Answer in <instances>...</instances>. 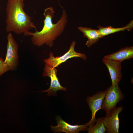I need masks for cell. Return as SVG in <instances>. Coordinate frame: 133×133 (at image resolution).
<instances>
[{
    "label": "cell",
    "mask_w": 133,
    "mask_h": 133,
    "mask_svg": "<svg viewBox=\"0 0 133 133\" xmlns=\"http://www.w3.org/2000/svg\"><path fill=\"white\" fill-rule=\"evenodd\" d=\"M54 11L53 7H48L44 10L43 15L44 25L42 30L35 32L29 31L23 33L25 36H32L31 41L33 44L39 47L45 44L50 47L54 45L53 41L60 35L64 31L66 24L67 16L65 10L63 9L62 15L57 22L53 23L52 19L54 16Z\"/></svg>",
    "instance_id": "obj_1"
},
{
    "label": "cell",
    "mask_w": 133,
    "mask_h": 133,
    "mask_svg": "<svg viewBox=\"0 0 133 133\" xmlns=\"http://www.w3.org/2000/svg\"><path fill=\"white\" fill-rule=\"evenodd\" d=\"M25 4L20 0H8L6 8V30L18 35L29 31L32 28L37 30L32 18L24 11Z\"/></svg>",
    "instance_id": "obj_2"
},
{
    "label": "cell",
    "mask_w": 133,
    "mask_h": 133,
    "mask_svg": "<svg viewBox=\"0 0 133 133\" xmlns=\"http://www.w3.org/2000/svg\"><path fill=\"white\" fill-rule=\"evenodd\" d=\"M124 97L118 85H111L106 90L101 109L104 110L106 114L109 113L116 107L117 103L122 100Z\"/></svg>",
    "instance_id": "obj_3"
},
{
    "label": "cell",
    "mask_w": 133,
    "mask_h": 133,
    "mask_svg": "<svg viewBox=\"0 0 133 133\" xmlns=\"http://www.w3.org/2000/svg\"><path fill=\"white\" fill-rule=\"evenodd\" d=\"M7 39L6 55L4 62L8 66L10 70H16L19 64L18 44L11 33L8 34Z\"/></svg>",
    "instance_id": "obj_4"
},
{
    "label": "cell",
    "mask_w": 133,
    "mask_h": 133,
    "mask_svg": "<svg viewBox=\"0 0 133 133\" xmlns=\"http://www.w3.org/2000/svg\"><path fill=\"white\" fill-rule=\"evenodd\" d=\"M76 43L75 41H73L69 50L62 56L55 57L53 53L50 52L49 58L44 59V63L51 67L56 68L67 60L72 58H80L86 60L87 57L84 54L78 53L75 51L74 48Z\"/></svg>",
    "instance_id": "obj_5"
},
{
    "label": "cell",
    "mask_w": 133,
    "mask_h": 133,
    "mask_svg": "<svg viewBox=\"0 0 133 133\" xmlns=\"http://www.w3.org/2000/svg\"><path fill=\"white\" fill-rule=\"evenodd\" d=\"M57 125L50 126L51 130L54 133L64 132L66 133H77L79 131L87 130L88 126L94 124L96 119H91L87 123L83 125H71L65 122L59 116H56Z\"/></svg>",
    "instance_id": "obj_6"
},
{
    "label": "cell",
    "mask_w": 133,
    "mask_h": 133,
    "mask_svg": "<svg viewBox=\"0 0 133 133\" xmlns=\"http://www.w3.org/2000/svg\"><path fill=\"white\" fill-rule=\"evenodd\" d=\"M57 72L58 70L56 67H53L45 64L42 75L44 77H49L50 78V85L48 89L43 90L41 92H47V95L48 96L56 95V92L59 90L66 91L67 90L66 87H63L60 83L57 76Z\"/></svg>",
    "instance_id": "obj_7"
},
{
    "label": "cell",
    "mask_w": 133,
    "mask_h": 133,
    "mask_svg": "<svg viewBox=\"0 0 133 133\" xmlns=\"http://www.w3.org/2000/svg\"><path fill=\"white\" fill-rule=\"evenodd\" d=\"M123 107H116L106 114L104 119V124L107 133H119V114L122 111Z\"/></svg>",
    "instance_id": "obj_8"
},
{
    "label": "cell",
    "mask_w": 133,
    "mask_h": 133,
    "mask_svg": "<svg viewBox=\"0 0 133 133\" xmlns=\"http://www.w3.org/2000/svg\"><path fill=\"white\" fill-rule=\"evenodd\" d=\"M102 61L109 71L112 85H118L122 78L121 63L104 58L103 59Z\"/></svg>",
    "instance_id": "obj_9"
},
{
    "label": "cell",
    "mask_w": 133,
    "mask_h": 133,
    "mask_svg": "<svg viewBox=\"0 0 133 133\" xmlns=\"http://www.w3.org/2000/svg\"><path fill=\"white\" fill-rule=\"evenodd\" d=\"M106 90L98 92L92 96L86 98L87 102L91 112V119L95 120L96 113L101 109L102 105L105 94Z\"/></svg>",
    "instance_id": "obj_10"
},
{
    "label": "cell",
    "mask_w": 133,
    "mask_h": 133,
    "mask_svg": "<svg viewBox=\"0 0 133 133\" xmlns=\"http://www.w3.org/2000/svg\"><path fill=\"white\" fill-rule=\"evenodd\" d=\"M133 57V47H127L121 49L117 52L105 56L104 58L121 63L125 60Z\"/></svg>",
    "instance_id": "obj_11"
},
{
    "label": "cell",
    "mask_w": 133,
    "mask_h": 133,
    "mask_svg": "<svg viewBox=\"0 0 133 133\" xmlns=\"http://www.w3.org/2000/svg\"><path fill=\"white\" fill-rule=\"evenodd\" d=\"M78 29L83 33V37L88 38L85 45L88 48L91 47L93 44L96 43L102 38L98 30L82 27H78Z\"/></svg>",
    "instance_id": "obj_12"
},
{
    "label": "cell",
    "mask_w": 133,
    "mask_h": 133,
    "mask_svg": "<svg viewBox=\"0 0 133 133\" xmlns=\"http://www.w3.org/2000/svg\"><path fill=\"white\" fill-rule=\"evenodd\" d=\"M133 21H131L126 26L119 28H115L111 26L106 27L99 26L97 27L99 28L98 30L102 38L110 34L113 33L126 30H130L133 28Z\"/></svg>",
    "instance_id": "obj_13"
},
{
    "label": "cell",
    "mask_w": 133,
    "mask_h": 133,
    "mask_svg": "<svg viewBox=\"0 0 133 133\" xmlns=\"http://www.w3.org/2000/svg\"><path fill=\"white\" fill-rule=\"evenodd\" d=\"M103 117L98 118L96 119L95 123L89 126L87 130L88 133H104L106 129L104 124Z\"/></svg>",
    "instance_id": "obj_14"
},
{
    "label": "cell",
    "mask_w": 133,
    "mask_h": 133,
    "mask_svg": "<svg viewBox=\"0 0 133 133\" xmlns=\"http://www.w3.org/2000/svg\"><path fill=\"white\" fill-rule=\"evenodd\" d=\"M10 70L9 66L4 62L3 59L0 57V77L4 73Z\"/></svg>",
    "instance_id": "obj_15"
},
{
    "label": "cell",
    "mask_w": 133,
    "mask_h": 133,
    "mask_svg": "<svg viewBox=\"0 0 133 133\" xmlns=\"http://www.w3.org/2000/svg\"><path fill=\"white\" fill-rule=\"evenodd\" d=\"M21 1H23L24 0H20Z\"/></svg>",
    "instance_id": "obj_16"
},
{
    "label": "cell",
    "mask_w": 133,
    "mask_h": 133,
    "mask_svg": "<svg viewBox=\"0 0 133 133\" xmlns=\"http://www.w3.org/2000/svg\"></svg>",
    "instance_id": "obj_17"
}]
</instances>
